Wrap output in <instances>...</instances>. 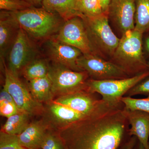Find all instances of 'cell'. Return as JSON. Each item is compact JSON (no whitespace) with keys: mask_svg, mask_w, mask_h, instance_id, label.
Returning <instances> with one entry per match:
<instances>
[{"mask_svg":"<svg viewBox=\"0 0 149 149\" xmlns=\"http://www.w3.org/2000/svg\"><path fill=\"white\" fill-rule=\"evenodd\" d=\"M127 122L124 108L56 131L65 149H117Z\"/></svg>","mask_w":149,"mask_h":149,"instance_id":"6da1fadb","label":"cell"},{"mask_svg":"<svg viewBox=\"0 0 149 149\" xmlns=\"http://www.w3.org/2000/svg\"><path fill=\"white\" fill-rule=\"evenodd\" d=\"M97 94L91 93L87 88L58 96L46 104L44 119L50 128L58 130L124 108L122 102H107L98 97Z\"/></svg>","mask_w":149,"mask_h":149,"instance_id":"7a4b0ae2","label":"cell"},{"mask_svg":"<svg viewBox=\"0 0 149 149\" xmlns=\"http://www.w3.org/2000/svg\"><path fill=\"white\" fill-rule=\"evenodd\" d=\"M8 12L20 28L31 39L37 41L52 38L54 33L58 32L62 25L61 22L63 20L57 15L49 12L42 7H32L19 11Z\"/></svg>","mask_w":149,"mask_h":149,"instance_id":"3957f363","label":"cell"},{"mask_svg":"<svg viewBox=\"0 0 149 149\" xmlns=\"http://www.w3.org/2000/svg\"><path fill=\"white\" fill-rule=\"evenodd\" d=\"M148 76L149 71H145L132 77L121 79H91L87 82V89L91 93L99 94L104 101L118 104L121 102V98L124 97L131 88Z\"/></svg>","mask_w":149,"mask_h":149,"instance_id":"277c9868","label":"cell"},{"mask_svg":"<svg viewBox=\"0 0 149 149\" xmlns=\"http://www.w3.org/2000/svg\"><path fill=\"white\" fill-rule=\"evenodd\" d=\"M143 34L135 29L123 33L113 54L127 73L128 69L148 67L142 51Z\"/></svg>","mask_w":149,"mask_h":149,"instance_id":"5b68a950","label":"cell"},{"mask_svg":"<svg viewBox=\"0 0 149 149\" xmlns=\"http://www.w3.org/2000/svg\"><path fill=\"white\" fill-rule=\"evenodd\" d=\"M48 76L55 96H59L87 88L89 75L85 71L72 70L61 65L49 64Z\"/></svg>","mask_w":149,"mask_h":149,"instance_id":"8992f818","label":"cell"},{"mask_svg":"<svg viewBox=\"0 0 149 149\" xmlns=\"http://www.w3.org/2000/svg\"><path fill=\"white\" fill-rule=\"evenodd\" d=\"M94 49L98 48L109 54H114L120 39L116 37L108 22V15L103 13L94 17H81Z\"/></svg>","mask_w":149,"mask_h":149,"instance_id":"52a82bcc","label":"cell"},{"mask_svg":"<svg viewBox=\"0 0 149 149\" xmlns=\"http://www.w3.org/2000/svg\"><path fill=\"white\" fill-rule=\"evenodd\" d=\"M3 87L12 97L19 111L25 113L31 116L44 113L45 107L42 104L33 97L28 88L6 66Z\"/></svg>","mask_w":149,"mask_h":149,"instance_id":"ba28073f","label":"cell"},{"mask_svg":"<svg viewBox=\"0 0 149 149\" xmlns=\"http://www.w3.org/2000/svg\"><path fill=\"white\" fill-rule=\"evenodd\" d=\"M37 51L32 40L20 28L7 55V69L19 77L20 72L30 62L37 58Z\"/></svg>","mask_w":149,"mask_h":149,"instance_id":"9c48e42d","label":"cell"},{"mask_svg":"<svg viewBox=\"0 0 149 149\" xmlns=\"http://www.w3.org/2000/svg\"><path fill=\"white\" fill-rule=\"evenodd\" d=\"M55 38L79 49L83 54H95L84 20L81 17H74L65 21Z\"/></svg>","mask_w":149,"mask_h":149,"instance_id":"30bf717a","label":"cell"},{"mask_svg":"<svg viewBox=\"0 0 149 149\" xmlns=\"http://www.w3.org/2000/svg\"><path fill=\"white\" fill-rule=\"evenodd\" d=\"M78 67L93 80L121 79L128 77L127 72L118 65L106 61L96 54H83L77 61Z\"/></svg>","mask_w":149,"mask_h":149,"instance_id":"8fae6325","label":"cell"},{"mask_svg":"<svg viewBox=\"0 0 149 149\" xmlns=\"http://www.w3.org/2000/svg\"><path fill=\"white\" fill-rule=\"evenodd\" d=\"M46 43V54L52 62L75 71H82L77 65L78 59L83 54L80 50L56 38H50Z\"/></svg>","mask_w":149,"mask_h":149,"instance_id":"7c38bea8","label":"cell"},{"mask_svg":"<svg viewBox=\"0 0 149 149\" xmlns=\"http://www.w3.org/2000/svg\"><path fill=\"white\" fill-rule=\"evenodd\" d=\"M136 0H111L108 15L123 34L135 29Z\"/></svg>","mask_w":149,"mask_h":149,"instance_id":"4fadbf2b","label":"cell"},{"mask_svg":"<svg viewBox=\"0 0 149 149\" xmlns=\"http://www.w3.org/2000/svg\"><path fill=\"white\" fill-rule=\"evenodd\" d=\"M19 25L8 11L2 10L0 17V56L1 63L6 57L19 30Z\"/></svg>","mask_w":149,"mask_h":149,"instance_id":"5bb4252c","label":"cell"},{"mask_svg":"<svg viewBox=\"0 0 149 149\" xmlns=\"http://www.w3.org/2000/svg\"><path fill=\"white\" fill-rule=\"evenodd\" d=\"M125 109L126 118L130 125L129 135L139 139L145 149L149 141V113L139 110Z\"/></svg>","mask_w":149,"mask_h":149,"instance_id":"9a60e30c","label":"cell"},{"mask_svg":"<svg viewBox=\"0 0 149 149\" xmlns=\"http://www.w3.org/2000/svg\"><path fill=\"white\" fill-rule=\"evenodd\" d=\"M49 128L45 119L30 122L18 135L21 145L27 149H41L46 133Z\"/></svg>","mask_w":149,"mask_h":149,"instance_id":"2e32d148","label":"cell"},{"mask_svg":"<svg viewBox=\"0 0 149 149\" xmlns=\"http://www.w3.org/2000/svg\"><path fill=\"white\" fill-rule=\"evenodd\" d=\"M77 0H48L42 7L57 15L64 22L75 16H80L77 9Z\"/></svg>","mask_w":149,"mask_h":149,"instance_id":"e0dca14e","label":"cell"},{"mask_svg":"<svg viewBox=\"0 0 149 149\" xmlns=\"http://www.w3.org/2000/svg\"><path fill=\"white\" fill-rule=\"evenodd\" d=\"M28 82V89L37 101L47 104L55 98L52 81L48 75Z\"/></svg>","mask_w":149,"mask_h":149,"instance_id":"ac0fdd59","label":"cell"},{"mask_svg":"<svg viewBox=\"0 0 149 149\" xmlns=\"http://www.w3.org/2000/svg\"><path fill=\"white\" fill-rule=\"evenodd\" d=\"M30 116L25 113L18 111L7 118L1 128V131L11 135H19L30 123Z\"/></svg>","mask_w":149,"mask_h":149,"instance_id":"d6986e66","label":"cell"},{"mask_svg":"<svg viewBox=\"0 0 149 149\" xmlns=\"http://www.w3.org/2000/svg\"><path fill=\"white\" fill-rule=\"evenodd\" d=\"M49 70V64L46 61L37 58L28 63L22 72L29 81L47 76Z\"/></svg>","mask_w":149,"mask_h":149,"instance_id":"ffe728a7","label":"cell"},{"mask_svg":"<svg viewBox=\"0 0 149 149\" xmlns=\"http://www.w3.org/2000/svg\"><path fill=\"white\" fill-rule=\"evenodd\" d=\"M135 29L143 33L149 28V0H136Z\"/></svg>","mask_w":149,"mask_h":149,"instance_id":"44dd1931","label":"cell"},{"mask_svg":"<svg viewBox=\"0 0 149 149\" xmlns=\"http://www.w3.org/2000/svg\"><path fill=\"white\" fill-rule=\"evenodd\" d=\"M77 9L81 17H94L104 13L99 0H77Z\"/></svg>","mask_w":149,"mask_h":149,"instance_id":"7402d4cb","label":"cell"},{"mask_svg":"<svg viewBox=\"0 0 149 149\" xmlns=\"http://www.w3.org/2000/svg\"><path fill=\"white\" fill-rule=\"evenodd\" d=\"M18 111L12 97L5 88L3 87L0 93L1 116L8 118Z\"/></svg>","mask_w":149,"mask_h":149,"instance_id":"603a6c76","label":"cell"},{"mask_svg":"<svg viewBox=\"0 0 149 149\" xmlns=\"http://www.w3.org/2000/svg\"><path fill=\"white\" fill-rule=\"evenodd\" d=\"M41 149H65V148L58 132L49 128L43 140Z\"/></svg>","mask_w":149,"mask_h":149,"instance_id":"cb8c5ba5","label":"cell"},{"mask_svg":"<svg viewBox=\"0 0 149 149\" xmlns=\"http://www.w3.org/2000/svg\"><path fill=\"white\" fill-rule=\"evenodd\" d=\"M120 101L124 106V108L130 110H139L149 113V96L145 98L136 99L131 97L124 96Z\"/></svg>","mask_w":149,"mask_h":149,"instance_id":"d4e9b609","label":"cell"},{"mask_svg":"<svg viewBox=\"0 0 149 149\" xmlns=\"http://www.w3.org/2000/svg\"><path fill=\"white\" fill-rule=\"evenodd\" d=\"M0 149H27L19 142L18 135L0 132Z\"/></svg>","mask_w":149,"mask_h":149,"instance_id":"484cf974","label":"cell"},{"mask_svg":"<svg viewBox=\"0 0 149 149\" xmlns=\"http://www.w3.org/2000/svg\"><path fill=\"white\" fill-rule=\"evenodd\" d=\"M32 7L24 0H0V9L2 10L17 12Z\"/></svg>","mask_w":149,"mask_h":149,"instance_id":"4316f807","label":"cell"},{"mask_svg":"<svg viewBox=\"0 0 149 149\" xmlns=\"http://www.w3.org/2000/svg\"><path fill=\"white\" fill-rule=\"evenodd\" d=\"M139 95L149 96V76L134 85L125 94V96L131 97Z\"/></svg>","mask_w":149,"mask_h":149,"instance_id":"83f0119b","label":"cell"},{"mask_svg":"<svg viewBox=\"0 0 149 149\" xmlns=\"http://www.w3.org/2000/svg\"><path fill=\"white\" fill-rule=\"evenodd\" d=\"M104 13L108 14L110 3L111 0H99Z\"/></svg>","mask_w":149,"mask_h":149,"instance_id":"f1b7e54d","label":"cell"},{"mask_svg":"<svg viewBox=\"0 0 149 149\" xmlns=\"http://www.w3.org/2000/svg\"><path fill=\"white\" fill-rule=\"evenodd\" d=\"M24 1L27 2L32 6L35 7H42V6L43 0H24Z\"/></svg>","mask_w":149,"mask_h":149,"instance_id":"f546056e","label":"cell"},{"mask_svg":"<svg viewBox=\"0 0 149 149\" xmlns=\"http://www.w3.org/2000/svg\"><path fill=\"white\" fill-rule=\"evenodd\" d=\"M136 138H137L135 136H133L132 139L125 144L122 149H133L136 143Z\"/></svg>","mask_w":149,"mask_h":149,"instance_id":"4dcf8cb0","label":"cell"},{"mask_svg":"<svg viewBox=\"0 0 149 149\" xmlns=\"http://www.w3.org/2000/svg\"><path fill=\"white\" fill-rule=\"evenodd\" d=\"M146 49L149 53V37H147L145 42Z\"/></svg>","mask_w":149,"mask_h":149,"instance_id":"1f68e13d","label":"cell"},{"mask_svg":"<svg viewBox=\"0 0 149 149\" xmlns=\"http://www.w3.org/2000/svg\"><path fill=\"white\" fill-rule=\"evenodd\" d=\"M139 149H145V148L142 144L140 143Z\"/></svg>","mask_w":149,"mask_h":149,"instance_id":"d6a6232c","label":"cell"},{"mask_svg":"<svg viewBox=\"0 0 149 149\" xmlns=\"http://www.w3.org/2000/svg\"><path fill=\"white\" fill-rule=\"evenodd\" d=\"M48 1V0H43L42 4H43L47 2V1Z\"/></svg>","mask_w":149,"mask_h":149,"instance_id":"836d02e7","label":"cell"},{"mask_svg":"<svg viewBox=\"0 0 149 149\" xmlns=\"http://www.w3.org/2000/svg\"><path fill=\"white\" fill-rule=\"evenodd\" d=\"M147 65H148V67L149 68V62L147 63Z\"/></svg>","mask_w":149,"mask_h":149,"instance_id":"e575fe53","label":"cell"},{"mask_svg":"<svg viewBox=\"0 0 149 149\" xmlns=\"http://www.w3.org/2000/svg\"><path fill=\"white\" fill-rule=\"evenodd\" d=\"M149 149V143H148V149Z\"/></svg>","mask_w":149,"mask_h":149,"instance_id":"d590c367","label":"cell"}]
</instances>
